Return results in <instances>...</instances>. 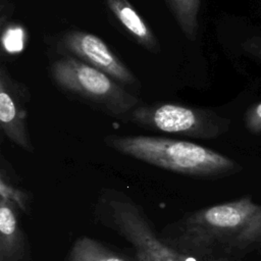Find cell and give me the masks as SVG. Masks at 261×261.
I'll return each instance as SVG.
<instances>
[{
	"instance_id": "1",
	"label": "cell",
	"mask_w": 261,
	"mask_h": 261,
	"mask_svg": "<svg viewBox=\"0 0 261 261\" xmlns=\"http://www.w3.org/2000/svg\"><path fill=\"white\" fill-rule=\"evenodd\" d=\"M161 236L196 261H240L261 249V204L244 196L207 206L168 223Z\"/></svg>"
},
{
	"instance_id": "2",
	"label": "cell",
	"mask_w": 261,
	"mask_h": 261,
	"mask_svg": "<svg viewBox=\"0 0 261 261\" xmlns=\"http://www.w3.org/2000/svg\"><path fill=\"white\" fill-rule=\"evenodd\" d=\"M104 143L118 153L192 177L219 178L239 172L232 159L207 147L175 139L109 135Z\"/></svg>"
},
{
	"instance_id": "3",
	"label": "cell",
	"mask_w": 261,
	"mask_h": 261,
	"mask_svg": "<svg viewBox=\"0 0 261 261\" xmlns=\"http://www.w3.org/2000/svg\"><path fill=\"white\" fill-rule=\"evenodd\" d=\"M95 215L103 226L129 244L138 261H196L169 245L142 206L124 192L102 190Z\"/></svg>"
},
{
	"instance_id": "4",
	"label": "cell",
	"mask_w": 261,
	"mask_h": 261,
	"mask_svg": "<svg viewBox=\"0 0 261 261\" xmlns=\"http://www.w3.org/2000/svg\"><path fill=\"white\" fill-rule=\"evenodd\" d=\"M50 72L58 88L110 115L128 113L139 103V99L115 80L73 56L65 55L55 60Z\"/></svg>"
},
{
	"instance_id": "5",
	"label": "cell",
	"mask_w": 261,
	"mask_h": 261,
	"mask_svg": "<svg viewBox=\"0 0 261 261\" xmlns=\"http://www.w3.org/2000/svg\"><path fill=\"white\" fill-rule=\"evenodd\" d=\"M129 121L150 130L204 140L221 136L230 124L229 119L210 109L172 103L135 107L129 112Z\"/></svg>"
},
{
	"instance_id": "6",
	"label": "cell",
	"mask_w": 261,
	"mask_h": 261,
	"mask_svg": "<svg viewBox=\"0 0 261 261\" xmlns=\"http://www.w3.org/2000/svg\"><path fill=\"white\" fill-rule=\"evenodd\" d=\"M59 47L62 52H66V55L73 56L105 72L120 85L132 86L138 83L132 70L102 39L93 34L83 31H68L61 36Z\"/></svg>"
},
{
	"instance_id": "7",
	"label": "cell",
	"mask_w": 261,
	"mask_h": 261,
	"mask_svg": "<svg viewBox=\"0 0 261 261\" xmlns=\"http://www.w3.org/2000/svg\"><path fill=\"white\" fill-rule=\"evenodd\" d=\"M30 91L14 80L7 68H0V126L5 136L28 152H34L28 130Z\"/></svg>"
},
{
	"instance_id": "8",
	"label": "cell",
	"mask_w": 261,
	"mask_h": 261,
	"mask_svg": "<svg viewBox=\"0 0 261 261\" xmlns=\"http://www.w3.org/2000/svg\"><path fill=\"white\" fill-rule=\"evenodd\" d=\"M19 209L0 200V261H19L24 254V233L19 223Z\"/></svg>"
},
{
	"instance_id": "9",
	"label": "cell",
	"mask_w": 261,
	"mask_h": 261,
	"mask_svg": "<svg viewBox=\"0 0 261 261\" xmlns=\"http://www.w3.org/2000/svg\"><path fill=\"white\" fill-rule=\"evenodd\" d=\"M111 13L116 17L128 35L151 53H159L160 45L138 11L127 0H105Z\"/></svg>"
},
{
	"instance_id": "10",
	"label": "cell",
	"mask_w": 261,
	"mask_h": 261,
	"mask_svg": "<svg viewBox=\"0 0 261 261\" xmlns=\"http://www.w3.org/2000/svg\"><path fill=\"white\" fill-rule=\"evenodd\" d=\"M66 261H129L100 241L80 237L72 244Z\"/></svg>"
},
{
	"instance_id": "11",
	"label": "cell",
	"mask_w": 261,
	"mask_h": 261,
	"mask_svg": "<svg viewBox=\"0 0 261 261\" xmlns=\"http://www.w3.org/2000/svg\"><path fill=\"white\" fill-rule=\"evenodd\" d=\"M185 36L194 41L199 28L198 15L201 0H165Z\"/></svg>"
},
{
	"instance_id": "12",
	"label": "cell",
	"mask_w": 261,
	"mask_h": 261,
	"mask_svg": "<svg viewBox=\"0 0 261 261\" xmlns=\"http://www.w3.org/2000/svg\"><path fill=\"white\" fill-rule=\"evenodd\" d=\"M29 193L13 181L9 173L2 167L0 172V200H6L13 203L19 211L28 213L30 209Z\"/></svg>"
},
{
	"instance_id": "13",
	"label": "cell",
	"mask_w": 261,
	"mask_h": 261,
	"mask_svg": "<svg viewBox=\"0 0 261 261\" xmlns=\"http://www.w3.org/2000/svg\"><path fill=\"white\" fill-rule=\"evenodd\" d=\"M25 33L18 24H8L2 33V47L9 54H16L23 50Z\"/></svg>"
},
{
	"instance_id": "14",
	"label": "cell",
	"mask_w": 261,
	"mask_h": 261,
	"mask_svg": "<svg viewBox=\"0 0 261 261\" xmlns=\"http://www.w3.org/2000/svg\"><path fill=\"white\" fill-rule=\"evenodd\" d=\"M246 128L252 134H261V102L249 107L244 117Z\"/></svg>"
},
{
	"instance_id": "15",
	"label": "cell",
	"mask_w": 261,
	"mask_h": 261,
	"mask_svg": "<svg viewBox=\"0 0 261 261\" xmlns=\"http://www.w3.org/2000/svg\"><path fill=\"white\" fill-rule=\"evenodd\" d=\"M243 49L261 61V37H253L247 39L242 44Z\"/></svg>"
}]
</instances>
